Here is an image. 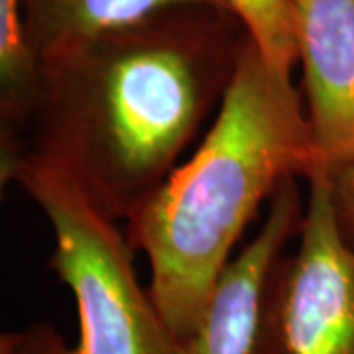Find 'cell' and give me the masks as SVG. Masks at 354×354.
Here are the masks:
<instances>
[{"mask_svg": "<svg viewBox=\"0 0 354 354\" xmlns=\"http://www.w3.org/2000/svg\"><path fill=\"white\" fill-rule=\"evenodd\" d=\"M248 39L228 8L193 4L53 51L24 148L127 223L218 111Z\"/></svg>", "mask_w": 354, "mask_h": 354, "instance_id": "cell-1", "label": "cell"}, {"mask_svg": "<svg viewBox=\"0 0 354 354\" xmlns=\"http://www.w3.org/2000/svg\"><path fill=\"white\" fill-rule=\"evenodd\" d=\"M323 171L304 99L248 39L197 152L127 221L150 295L177 342L199 329L260 203L288 177Z\"/></svg>", "mask_w": 354, "mask_h": 354, "instance_id": "cell-2", "label": "cell"}, {"mask_svg": "<svg viewBox=\"0 0 354 354\" xmlns=\"http://www.w3.org/2000/svg\"><path fill=\"white\" fill-rule=\"evenodd\" d=\"M0 179L48 218L50 268L73 295L79 319L75 344L38 321L2 333L0 354H177L179 342L136 276L127 232L26 148L0 158Z\"/></svg>", "mask_w": 354, "mask_h": 354, "instance_id": "cell-3", "label": "cell"}, {"mask_svg": "<svg viewBox=\"0 0 354 354\" xmlns=\"http://www.w3.org/2000/svg\"><path fill=\"white\" fill-rule=\"evenodd\" d=\"M297 244L266 279L248 354H354V246L327 171L307 179Z\"/></svg>", "mask_w": 354, "mask_h": 354, "instance_id": "cell-4", "label": "cell"}, {"mask_svg": "<svg viewBox=\"0 0 354 354\" xmlns=\"http://www.w3.org/2000/svg\"><path fill=\"white\" fill-rule=\"evenodd\" d=\"M321 169L354 158V0H283Z\"/></svg>", "mask_w": 354, "mask_h": 354, "instance_id": "cell-5", "label": "cell"}, {"mask_svg": "<svg viewBox=\"0 0 354 354\" xmlns=\"http://www.w3.org/2000/svg\"><path fill=\"white\" fill-rule=\"evenodd\" d=\"M304 215L295 177H288L270 197L258 234L221 274L199 329L179 342L177 354L250 353L268 274L286 252V244L299 232Z\"/></svg>", "mask_w": 354, "mask_h": 354, "instance_id": "cell-6", "label": "cell"}, {"mask_svg": "<svg viewBox=\"0 0 354 354\" xmlns=\"http://www.w3.org/2000/svg\"><path fill=\"white\" fill-rule=\"evenodd\" d=\"M223 0H24L26 24L38 57L79 41L138 24L156 14Z\"/></svg>", "mask_w": 354, "mask_h": 354, "instance_id": "cell-7", "label": "cell"}, {"mask_svg": "<svg viewBox=\"0 0 354 354\" xmlns=\"http://www.w3.org/2000/svg\"><path fill=\"white\" fill-rule=\"evenodd\" d=\"M39 77V57L26 24L24 0H0V158L24 148Z\"/></svg>", "mask_w": 354, "mask_h": 354, "instance_id": "cell-8", "label": "cell"}, {"mask_svg": "<svg viewBox=\"0 0 354 354\" xmlns=\"http://www.w3.org/2000/svg\"><path fill=\"white\" fill-rule=\"evenodd\" d=\"M234 14L248 36L262 51L266 62L290 75L297 64L295 44L291 36L290 18L283 0H223Z\"/></svg>", "mask_w": 354, "mask_h": 354, "instance_id": "cell-9", "label": "cell"}, {"mask_svg": "<svg viewBox=\"0 0 354 354\" xmlns=\"http://www.w3.org/2000/svg\"><path fill=\"white\" fill-rule=\"evenodd\" d=\"M329 176L339 225L344 236L354 246V158Z\"/></svg>", "mask_w": 354, "mask_h": 354, "instance_id": "cell-10", "label": "cell"}]
</instances>
